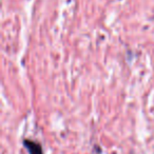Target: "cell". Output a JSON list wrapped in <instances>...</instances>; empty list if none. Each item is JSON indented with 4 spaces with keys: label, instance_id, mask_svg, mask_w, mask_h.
<instances>
[{
    "label": "cell",
    "instance_id": "1",
    "mask_svg": "<svg viewBox=\"0 0 154 154\" xmlns=\"http://www.w3.org/2000/svg\"><path fill=\"white\" fill-rule=\"evenodd\" d=\"M23 146H24V148L28 150L29 154H43V150H42L41 145L35 140L24 139Z\"/></svg>",
    "mask_w": 154,
    "mask_h": 154
}]
</instances>
